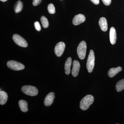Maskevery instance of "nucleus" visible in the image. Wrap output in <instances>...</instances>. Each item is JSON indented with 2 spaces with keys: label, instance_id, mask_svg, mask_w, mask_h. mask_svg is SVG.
Segmentation results:
<instances>
[{
  "label": "nucleus",
  "instance_id": "1",
  "mask_svg": "<svg viewBox=\"0 0 124 124\" xmlns=\"http://www.w3.org/2000/svg\"><path fill=\"white\" fill-rule=\"evenodd\" d=\"M94 100V98L93 95H86L82 99L80 102V108L83 110H86L93 104Z\"/></svg>",
  "mask_w": 124,
  "mask_h": 124
},
{
  "label": "nucleus",
  "instance_id": "2",
  "mask_svg": "<svg viewBox=\"0 0 124 124\" xmlns=\"http://www.w3.org/2000/svg\"><path fill=\"white\" fill-rule=\"evenodd\" d=\"M86 44L84 41H81L77 47V53L80 59L83 60L85 58L86 50Z\"/></svg>",
  "mask_w": 124,
  "mask_h": 124
},
{
  "label": "nucleus",
  "instance_id": "3",
  "mask_svg": "<svg viewBox=\"0 0 124 124\" xmlns=\"http://www.w3.org/2000/svg\"><path fill=\"white\" fill-rule=\"evenodd\" d=\"M22 91L27 95L34 96L37 95L38 90L35 86L31 85H24L22 88Z\"/></svg>",
  "mask_w": 124,
  "mask_h": 124
},
{
  "label": "nucleus",
  "instance_id": "4",
  "mask_svg": "<svg viewBox=\"0 0 124 124\" xmlns=\"http://www.w3.org/2000/svg\"><path fill=\"white\" fill-rule=\"evenodd\" d=\"M94 61L95 56L93 50H91L90 51L86 62V68L89 73H91L93 71L94 66Z\"/></svg>",
  "mask_w": 124,
  "mask_h": 124
},
{
  "label": "nucleus",
  "instance_id": "5",
  "mask_svg": "<svg viewBox=\"0 0 124 124\" xmlns=\"http://www.w3.org/2000/svg\"><path fill=\"white\" fill-rule=\"evenodd\" d=\"M7 67L9 69L15 71H19L24 69L23 64L15 60H10L7 62Z\"/></svg>",
  "mask_w": 124,
  "mask_h": 124
},
{
  "label": "nucleus",
  "instance_id": "6",
  "mask_svg": "<svg viewBox=\"0 0 124 124\" xmlns=\"http://www.w3.org/2000/svg\"><path fill=\"white\" fill-rule=\"evenodd\" d=\"M13 39L16 44L19 46L25 48L28 46L26 40L18 34H14L13 36Z\"/></svg>",
  "mask_w": 124,
  "mask_h": 124
},
{
  "label": "nucleus",
  "instance_id": "7",
  "mask_svg": "<svg viewBox=\"0 0 124 124\" xmlns=\"http://www.w3.org/2000/svg\"><path fill=\"white\" fill-rule=\"evenodd\" d=\"M65 46L66 45L64 42H58L55 46L54 48V53L55 55L58 57L62 56L64 52Z\"/></svg>",
  "mask_w": 124,
  "mask_h": 124
},
{
  "label": "nucleus",
  "instance_id": "8",
  "mask_svg": "<svg viewBox=\"0 0 124 124\" xmlns=\"http://www.w3.org/2000/svg\"><path fill=\"white\" fill-rule=\"evenodd\" d=\"M55 98L54 93L51 92L48 94L45 98L44 101V104L46 106H49L53 103L54 100Z\"/></svg>",
  "mask_w": 124,
  "mask_h": 124
},
{
  "label": "nucleus",
  "instance_id": "9",
  "mask_svg": "<svg viewBox=\"0 0 124 124\" xmlns=\"http://www.w3.org/2000/svg\"><path fill=\"white\" fill-rule=\"evenodd\" d=\"M85 20V16L84 15L79 14L74 17L72 21V23L74 25L77 26L84 22Z\"/></svg>",
  "mask_w": 124,
  "mask_h": 124
},
{
  "label": "nucleus",
  "instance_id": "10",
  "mask_svg": "<svg viewBox=\"0 0 124 124\" xmlns=\"http://www.w3.org/2000/svg\"><path fill=\"white\" fill-rule=\"evenodd\" d=\"M80 67V65L79 62L77 60H74L73 62V67L72 70V74L74 77H76L78 76Z\"/></svg>",
  "mask_w": 124,
  "mask_h": 124
},
{
  "label": "nucleus",
  "instance_id": "11",
  "mask_svg": "<svg viewBox=\"0 0 124 124\" xmlns=\"http://www.w3.org/2000/svg\"><path fill=\"white\" fill-rule=\"evenodd\" d=\"M116 33L115 28L111 27L110 29V39L111 44L114 45L115 44L116 40Z\"/></svg>",
  "mask_w": 124,
  "mask_h": 124
},
{
  "label": "nucleus",
  "instance_id": "12",
  "mask_svg": "<svg viewBox=\"0 0 124 124\" xmlns=\"http://www.w3.org/2000/svg\"><path fill=\"white\" fill-rule=\"evenodd\" d=\"M99 24L102 31H106L108 29L107 22L106 19L104 17H102L100 19Z\"/></svg>",
  "mask_w": 124,
  "mask_h": 124
},
{
  "label": "nucleus",
  "instance_id": "13",
  "mask_svg": "<svg viewBox=\"0 0 124 124\" xmlns=\"http://www.w3.org/2000/svg\"><path fill=\"white\" fill-rule=\"evenodd\" d=\"M122 70V68L121 67L111 68L108 71V75L109 77L110 78L114 77L116 74L121 71Z\"/></svg>",
  "mask_w": 124,
  "mask_h": 124
},
{
  "label": "nucleus",
  "instance_id": "14",
  "mask_svg": "<svg viewBox=\"0 0 124 124\" xmlns=\"http://www.w3.org/2000/svg\"><path fill=\"white\" fill-rule=\"evenodd\" d=\"M72 63V59L71 57L68 58L65 62L64 70L65 73L67 75H69L70 72L71 67Z\"/></svg>",
  "mask_w": 124,
  "mask_h": 124
},
{
  "label": "nucleus",
  "instance_id": "15",
  "mask_svg": "<svg viewBox=\"0 0 124 124\" xmlns=\"http://www.w3.org/2000/svg\"><path fill=\"white\" fill-rule=\"evenodd\" d=\"M8 94L6 92L4 91L0 92V104L1 105H4L6 103L8 100Z\"/></svg>",
  "mask_w": 124,
  "mask_h": 124
},
{
  "label": "nucleus",
  "instance_id": "16",
  "mask_svg": "<svg viewBox=\"0 0 124 124\" xmlns=\"http://www.w3.org/2000/svg\"><path fill=\"white\" fill-rule=\"evenodd\" d=\"M19 105L20 110L23 112H27L28 111V103L24 100H20L19 101Z\"/></svg>",
  "mask_w": 124,
  "mask_h": 124
},
{
  "label": "nucleus",
  "instance_id": "17",
  "mask_svg": "<svg viewBox=\"0 0 124 124\" xmlns=\"http://www.w3.org/2000/svg\"><path fill=\"white\" fill-rule=\"evenodd\" d=\"M23 5V2L20 0H18L17 1L15 4L14 6V9L15 13H17L21 12L22 10Z\"/></svg>",
  "mask_w": 124,
  "mask_h": 124
},
{
  "label": "nucleus",
  "instance_id": "18",
  "mask_svg": "<svg viewBox=\"0 0 124 124\" xmlns=\"http://www.w3.org/2000/svg\"><path fill=\"white\" fill-rule=\"evenodd\" d=\"M116 89L117 92H119L124 89V79L119 81L116 86Z\"/></svg>",
  "mask_w": 124,
  "mask_h": 124
},
{
  "label": "nucleus",
  "instance_id": "19",
  "mask_svg": "<svg viewBox=\"0 0 124 124\" xmlns=\"http://www.w3.org/2000/svg\"><path fill=\"white\" fill-rule=\"evenodd\" d=\"M40 21L42 23V26L44 28H46L49 26V22L48 19L44 16H41Z\"/></svg>",
  "mask_w": 124,
  "mask_h": 124
},
{
  "label": "nucleus",
  "instance_id": "20",
  "mask_svg": "<svg viewBox=\"0 0 124 124\" xmlns=\"http://www.w3.org/2000/svg\"><path fill=\"white\" fill-rule=\"evenodd\" d=\"M48 10L50 14H54L55 13V8L53 4H50L48 6Z\"/></svg>",
  "mask_w": 124,
  "mask_h": 124
},
{
  "label": "nucleus",
  "instance_id": "21",
  "mask_svg": "<svg viewBox=\"0 0 124 124\" xmlns=\"http://www.w3.org/2000/svg\"><path fill=\"white\" fill-rule=\"evenodd\" d=\"M35 28L36 30L38 31H40L41 30V27L39 23L38 22H36L34 23Z\"/></svg>",
  "mask_w": 124,
  "mask_h": 124
},
{
  "label": "nucleus",
  "instance_id": "22",
  "mask_svg": "<svg viewBox=\"0 0 124 124\" xmlns=\"http://www.w3.org/2000/svg\"><path fill=\"white\" fill-rule=\"evenodd\" d=\"M42 0H33L32 4L34 6H36L39 5Z\"/></svg>",
  "mask_w": 124,
  "mask_h": 124
},
{
  "label": "nucleus",
  "instance_id": "23",
  "mask_svg": "<svg viewBox=\"0 0 124 124\" xmlns=\"http://www.w3.org/2000/svg\"><path fill=\"white\" fill-rule=\"evenodd\" d=\"M102 0L104 4L107 6L110 5L111 2V0Z\"/></svg>",
  "mask_w": 124,
  "mask_h": 124
},
{
  "label": "nucleus",
  "instance_id": "24",
  "mask_svg": "<svg viewBox=\"0 0 124 124\" xmlns=\"http://www.w3.org/2000/svg\"><path fill=\"white\" fill-rule=\"evenodd\" d=\"M91 2L95 5H98L99 3V0H90Z\"/></svg>",
  "mask_w": 124,
  "mask_h": 124
},
{
  "label": "nucleus",
  "instance_id": "25",
  "mask_svg": "<svg viewBox=\"0 0 124 124\" xmlns=\"http://www.w3.org/2000/svg\"><path fill=\"white\" fill-rule=\"evenodd\" d=\"M7 0H0L1 1H2V2H5Z\"/></svg>",
  "mask_w": 124,
  "mask_h": 124
}]
</instances>
